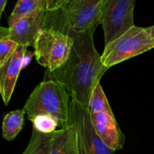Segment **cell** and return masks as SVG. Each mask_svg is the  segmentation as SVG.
Wrapping results in <instances>:
<instances>
[{"label": "cell", "instance_id": "cell-1", "mask_svg": "<svg viewBox=\"0 0 154 154\" xmlns=\"http://www.w3.org/2000/svg\"><path fill=\"white\" fill-rule=\"evenodd\" d=\"M96 29L83 32L63 30L71 35L73 46L67 61L53 72H45L44 79H51L63 84L72 100L89 109L90 98L107 69L102 62V55L93 42Z\"/></svg>", "mask_w": 154, "mask_h": 154}, {"label": "cell", "instance_id": "cell-2", "mask_svg": "<svg viewBox=\"0 0 154 154\" xmlns=\"http://www.w3.org/2000/svg\"><path fill=\"white\" fill-rule=\"evenodd\" d=\"M70 94L63 84L44 79L26 100L23 109L29 120L38 115H50L63 127L70 120Z\"/></svg>", "mask_w": 154, "mask_h": 154}, {"label": "cell", "instance_id": "cell-3", "mask_svg": "<svg viewBox=\"0 0 154 154\" xmlns=\"http://www.w3.org/2000/svg\"><path fill=\"white\" fill-rule=\"evenodd\" d=\"M105 0H67L61 9L46 12L45 25L83 32L96 29Z\"/></svg>", "mask_w": 154, "mask_h": 154}, {"label": "cell", "instance_id": "cell-4", "mask_svg": "<svg viewBox=\"0 0 154 154\" xmlns=\"http://www.w3.org/2000/svg\"><path fill=\"white\" fill-rule=\"evenodd\" d=\"M73 44V38L67 32L45 25L33 45L36 61L48 72H54L67 61Z\"/></svg>", "mask_w": 154, "mask_h": 154}, {"label": "cell", "instance_id": "cell-5", "mask_svg": "<svg viewBox=\"0 0 154 154\" xmlns=\"http://www.w3.org/2000/svg\"><path fill=\"white\" fill-rule=\"evenodd\" d=\"M153 48L154 40L146 29L135 26L105 45L102 62L107 69H109Z\"/></svg>", "mask_w": 154, "mask_h": 154}, {"label": "cell", "instance_id": "cell-6", "mask_svg": "<svg viewBox=\"0 0 154 154\" xmlns=\"http://www.w3.org/2000/svg\"><path fill=\"white\" fill-rule=\"evenodd\" d=\"M135 0H105L99 14L105 45L135 26L133 20Z\"/></svg>", "mask_w": 154, "mask_h": 154}, {"label": "cell", "instance_id": "cell-7", "mask_svg": "<svg viewBox=\"0 0 154 154\" xmlns=\"http://www.w3.org/2000/svg\"><path fill=\"white\" fill-rule=\"evenodd\" d=\"M78 133L81 154H114L98 135L92 123L89 109L71 100L70 120Z\"/></svg>", "mask_w": 154, "mask_h": 154}, {"label": "cell", "instance_id": "cell-8", "mask_svg": "<svg viewBox=\"0 0 154 154\" xmlns=\"http://www.w3.org/2000/svg\"><path fill=\"white\" fill-rule=\"evenodd\" d=\"M92 123L101 139L113 150H121L125 143V135L116 121L112 111L90 113Z\"/></svg>", "mask_w": 154, "mask_h": 154}, {"label": "cell", "instance_id": "cell-9", "mask_svg": "<svg viewBox=\"0 0 154 154\" xmlns=\"http://www.w3.org/2000/svg\"><path fill=\"white\" fill-rule=\"evenodd\" d=\"M46 11H35L18 20L13 26L8 27V36L19 45L33 46L39 32L45 26Z\"/></svg>", "mask_w": 154, "mask_h": 154}, {"label": "cell", "instance_id": "cell-10", "mask_svg": "<svg viewBox=\"0 0 154 154\" xmlns=\"http://www.w3.org/2000/svg\"><path fill=\"white\" fill-rule=\"evenodd\" d=\"M27 46L19 45L12 55L0 66V93L5 105H7L14 93L21 69Z\"/></svg>", "mask_w": 154, "mask_h": 154}, {"label": "cell", "instance_id": "cell-11", "mask_svg": "<svg viewBox=\"0 0 154 154\" xmlns=\"http://www.w3.org/2000/svg\"><path fill=\"white\" fill-rule=\"evenodd\" d=\"M49 154H81L77 130L72 123L54 132Z\"/></svg>", "mask_w": 154, "mask_h": 154}, {"label": "cell", "instance_id": "cell-12", "mask_svg": "<svg viewBox=\"0 0 154 154\" xmlns=\"http://www.w3.org/2000/svg\"><path fill=\"white\" fill-rule=\"evenodd\" d=\"M25 110L11 111L5 115L2 121V137L6 141H13L22 130L24 125Z\"/></svg>", "mask_w": 154, "mask_h": 154}, {"label": "cell", "instance_id": "cell-13", "mask_svg": "<svg viewBox=\"0 0 154 154\" xmlns=\"http://www.w3.org/2000/svg\"><path fill=\"white\" fill-rule=\"evenodd\" d=\"M54 132L43 134L33 129L31 139L22 154H49Z\"/></svg>", "mask_w": 154, "mask_h": 154}, {"label": "cell", "instance_id": "cell-14", "mask_svg": "<svg viewBox=\"0 0 154 154\" xmlns=\"http://www.w3.org/2000/svg\"><path fill=\"white\" fill-rule=\"evenodd\" d=\"M40 10L33 0H17L14 8L8 17L9 27H11L22 18L35 11Z\"/></svg>", "mask_w": 154, "mask_h": 154}, {"label": "cell", "instance_id": "cell-15", "mask_svg": "<svg viewBox=\"0 0 154 154\" xmlns=\"http://www.w3.org/2000/svg\"><path fill=\"white\" fill-rule=\"evenodd\" d=\"M89 111L90 113L112 111L108 99L100 84L95 87L92 93L90 104H89Z\"/></svg>", "mask_w": 154, "mask_h": 154}, {"label": "cell", "instance_id": "cell-16", "mask_svg": "<svg viewBox=\"0 0 154 154\" xmlns=\"http://www.w3.org/2000/svg\"><path fill=\"white\" fill-rule=\"evenodd\" d=\"M9 28H0V66L3 64L19 46L9 38Z\"/></svg>", "mask_w": 154, "mask_h": 154}, {"label": "cell", "instance_id": "cell-17", "mask_svg": "<svg viewBox=\"0 0 154 154\" xmlns=\"http://www.w3.org/2000/svg\"><path fill=\"white\" fill-rule=\"evenodd\" d=\"M33 124V129L43 134H51L60 126L59 121L50 115H38L30 120Z\"/></svg>", "mask_w": 154, "mask_h": 154}, {"label": "cell", "instance_id": "cell-18", "mask_svg": "<svg viewBox=\"0 0 154 154\" xmlns=\"http://www.w3.org/2000/svg\"><path fill=\"white\" fill-rule=\"evenodd\" d=\"M40 10L44 11H55L61 9L67 0H33Z\"/></svg>", "mask_w": 154, "mask_h": 154}, {"label": "cell", "instance_id": "cell-19", "mask_svg": "<svg viewBox=\"0 0 154 154\" xmlns=\"http://www.w3.org/2000/svg\"><path fill=\"white\" fill-rule=\"evenodd\" d=\"M31 57H32L30 55L27 56V51H26L25 56H24L23 60V69L25 66H26L27 64H28V63L31 61Z\"/></svg>", "mask_w": 154, "mask_h": 154}, {"label": "cell", "instance_id": "cell-20", "mask_svg": "<svg viewBox=\"0 0 154 154\" xmlns=\"http://www.w3.org/2000/svg\"><path fill=\"white\" fill-rule=\"evenodd\" d=\"M7 2L8 0H0V16L2 14L3 11H4Z\"/></svg>", "mask_w": 154, "mask_h": 154}, {"label": "cell", "instance_id": "cell-21", "mask_svg": "<svg viewBox=\"0 0 154 154\" xmlns=\"http://www.w3.org/2000/svg\"><path fill=\"white\" fill-rule=\"evenodd\" d=\"M146 30H147V32L150 34V35L153 38V39L154 40V25L151 26H149L145 28Z\"/></svg>", "mask_w": 154, "mask_h": 154}]
</instances>
